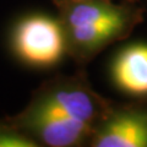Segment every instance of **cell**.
Listing matches in <instances>:
<instances>
[{"label": "cell", "mask_w": 147, "mask_h": 147, "mask_svg": "<svg viewBox=\"0 0 147 147\" xmlns=\"http://www.w3.org/2000/svg\"><path fill=\"white\" fill-rule=\"evenodd\" d=\"M88 146L147 147V103H112Z\"/></svg>", "instance_id": "obj_5"}, {"label": "cell", "mask_w": 147, "mask_h": 147, "mask_svg": "<svg viewBox=\"0 0 147 147\" xmlns=\"http://www.w3.org/2000/svg\"><path fill=\"white\" fill-rule=\"evenodd\" d=\"M145 1H146V3H147V0H145Z\"/></svg>", "instance_id": "obj_8"}, {"label": "cell", "mask_w": 147, "mask_h": 147, "mask_svg": "<svg viewBox=\"0 0 147 147\" xmlns=\"http://www.w3.org/2000/svg\"><path fill=\"white\" fill-rule=\"evenodd\" d=\"M67 44V55L87 64L109 45L127 38L142 22L135 0H54Z\"/></svg>", "instance_id": "obj_1"}, {"label": "cell", "mask_w": 147, "mask_h": 147, "mask_svg": "<svg viewBox=\"0 0 147 147\" xmlns=\"http://www.w3.org/2000/svg\"><path fill=\"white\" fill-rule=\"evenodd\" d=\"M37 142L15 124H0V147H37Z\"/></svg>", "instance_id": "obj_7"}, {"label": "cell", "mask_w": 147, "mask_h": 147, "mask_svg": "<svg viewBox=\"0 0 147 147\" xmlns=\"http://www.w3.org/2000/svg\"><path fill=\"white\" fill-rule=\"evenodd\" d=\"M112 103L98 94L85 75L60 76L44 84L27 107L38 112L67 117L92 124L96 127Z\"/></svg>", "instance_id": "obj_2"}, {"label": "cell", "mask_w": 147, "mask_h": 147, "mask_svg": "<svg viewBox=\"0 0 147 147\" xmlns=\"http://www.w3.org/2000/svg\"><path fill=\"white\" fill-rule=\"evenodd\" d=\"M39 146L77 147L90 145L96 126L79 119L54 115L26 107L10 120Z\"/></svg>", "instance_id": "obj_4"}, {"label": "cell", "mask_w": 147, "mask_h": 147, "mask_svg": "<svg viewBox=\"0 0 147 147\" xmlns=\"http://www.w3.org/2000/svg\"><path fill=\"white\" fill-rule=\"evenodd\" d=\"M10 44L21 63L36 69L57 66L67 55L63 25L58 16L30 13L16 22L11 31Z\"/></svg>", "instance_id": "obj_3"}, {"label": "cell", "mask_w": 147, "mask_h": 147, "mask_svg": "<svg viewBox=\"0 0 147 147\" xmlns=\"http://www.w3.org/2000/svg\"><path fill=\"white\" fill-rule=\"evenodd\" d=\"M113 84L124 94L147 98V43L124 47L110 65Z\"/></svg>", "instance_id": "obj_6"}]
</instances>
